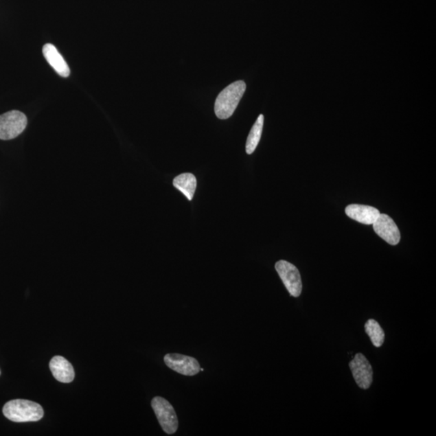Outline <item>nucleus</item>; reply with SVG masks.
Listing matches in <instances>:
<instances>
[{
  "label": "nucleus",
  "instance_id": "obj_1",
  "mask_svg": "<svg viewBox=\"0 0 436 436\" xmlns=\"http://www.w3.org/2000/svg\"><path fill=\"white\" fill-rule=\"evenodd\" d=\"M4 416L15 423L38 422L44 416L43 408L38 403L15 399L8 402L3 408Z\"/></svg>",
  "mask_w": 436,
  "mask_h": 436
},
{
  "label": "nucleus",
  "instance_id": "obj_2",
  "mask_svg": "<svg viewBox=\"0 0 436 436\" xmlns=\"http://www.w3.org/2000/svg\"><path fill=\"white\" fill-rule=\"evenodd\" d=\"M246 89L245 82L242 80L236 81L227 87L215 101L216 116L221 120L231 117L244 95Z\"/></svg>",
  "mask_w": 436,
  "mask_h": 436
},
{
  "label": "nucleus",
  "instance_id": "obj_3",
  "mask_svg": "<svg viewBox=\"0 0 436 436\" xmlns=\"http://www.w3.org/2000/svg\"><path fill=\"white\" fill-rule=\"evenodd\" d=\"M153 410L160 426L168 435L176 433L179 426L178 417L172 404L161 397H155L151 402Z\"/></svg>",
  "mask_w": 436,
  "mask_h": 436
},
{
  "label": "nucleus",
  "instance_id": "obj_4",
  "mask_svg": "<svg viewBox=\"0 0 436 436\" xmlns=\"http://www.w3.org/2000/svg\"><path fill=\"white\" fill-rule=\"evenodd\" d=\"M27 123L25 115L16 110L0 115V139H15L25 130Z\"/></svg>",
  "mask_w": 436,
  "mask_h": 436
},
{
  "label": "nucleus",
  "instance_id": "obj_5",
  "mask_svg": "<svg viewBox=\"0 0 436 436\" xmlns=\"http://www.w3.org/2000/svg\"><path fill=\"white\" fill-rule=\"evenodd\" d=\"M284 286L292 297H298L302 291V282L299 270L286 260H279L275 265Z\"/></svg>",
  "mask_w": 436,
  "mask_h": 436
},
{
  "label": "nucleus",
  "instance_id": "obj_6",
  "mask_svg": "<svg viewBox=\"0 0 436 436\" xmlns=\"http://www.w3.org/2000/svg\"><path fill=\"white\" fill-rule=\"evenodd\" d=\"M353 378L359 387L363 389H368L374 379V370L367 358L358 353L350 364Z\"/></svg>",
  "mask_w": 436,
  "mask_h": 436
},
{
  "label": "nucleus",
  "instance_id": "obj_7",
  "mask_svg": "<svg viewBox=\"0 0 436 436\" xmlns=\"http://www.w3.org/2000/svg\"><path fill=\"white\" fill-rule=\"evenodd\" d=\"M164 362L168 368L181 375L192 376L200 371L199 362L191 356L172 353L164 356Z\"/></svg>",
  "mask_w": 436,
  "mask_h": 436
},
{
  "label": "nucleus",
  "instance_id": "obj_8",
  "mask_svg": "<svg viewBox=\"0 0 436 436\" xmlns=\"http://www.w3.org/2000/svg\"><path fill=\"white\" fill-rule=\"evenodd\" d=\"M376 235L389 244L396 246L401 240V233L393 220L387 214H380L373 224Z\"/></svg>",
  "mask_w": 436,
  "mask_h": 436
},
{
  "label": "nucleus",
  "instance_id": "obj_9",
  "mask_svg": "<svg viewBox=\"0 0 436 436\" xmlns=\"http://www.w3.org/2000/svg\"><path fill=\"white\" fill-rule=\"evenodd\" d=\"M345 213L347 217L365 225H373L380 214L378 209L371 206L356 204L347 206Z\"/></svg>",
  "mask_w": 436,
  "mask_h": 436
},
{
  "label": "nucleus",
  "instance_id": "obj_10",
  "mask_svg": "<svg viewBox=\"0 0 436 436\" xmlns=\"http://www.w3.org/2000/svg\"><path fill=\"white\" fill-rule=\"evenodd\" d=\"M49 369L54 378L62 383H71L75 379L72 365L62 356H54L49 363Z\"/></svg>",
  "mask_w": 436,
  "mask_h": 436
},
{
  "label": "nucleus",
  "instance_id": "obj_11",
  "mask_svg": "<svg viewBox=\"0 0 436 436\" xmlns=\"http://www.w3.org/2000/svg\"><path fill=\"white\" fill-rule=\"evenodd\" d=\"M43 54L50 66L54 70L62 77L67 78L70 76V68H69L65 59L62 54L58 51L56 47L52 44H45L44 45Z\"/></svg>",
  "mask_w": 436,
  "mask_h": 436
},
{
  "label": "nucleus",
  "instance_id": "obj_12",
  "mask_svg": "<svg viewBox=\"0 0 436 436\" xmlns=\"http://www.w3.org/2000/svg\"><path fill=\"white\" fill-rule=\"evenodd\" d=\"M173 186L181 192L188 200H192L196 192V179L194 174L183 173L174 179Z\"/></svg>",
  "mask_w": 436,
  "mask_h": 436
},
{
  "label": "nucleus",
  "instance_id": "obj_13",
  "mask_svg": "<svg viewBox=\"0 0 436 436\" xmlns=\"http://www.w3.org/2000/svg\"><path fill=\"white\" fill-rule=\"evenodd\" d=\"M264 122V115L261 114L259 117L257 118L254 126L251 128L249 137H247L246 144V151L247 154H253L257 146H258L262 136V132H263Z\"/></svg>",
  "mask_w": 436,
  "mask_h": 436
},
{
  "label": "nucleus",
  "instance_id": "obj_14",
  "mask_svg": "<svg viewBox=\"0 0 436 436\" xmlns=\"http://www.w3.org/2000/svg\"><path fill=\"white\" fill-rule=\"evenodd\" d=\"M365 329L369 336L371 343L376 347L383 345L385 341V332L380 324L374 319H369L365 323Z\"/></svg>",
  "mask_w": 436,
  "mask_h": 436
},
{
  "label": "nucleus",
  "instance_id": "obj_15",
  "mask_svg": "<svg viewBox=\"0 0 436 436\" xmlns=\"http://www.w3.org/2000/svg\"><path fill=\"white\" fill-rule=\"evenodd\" d=\"M0 374H1V373H0Z\"/></svg>",
  "mask_w": 436,
  "mask_h": 436
}]
</instances>
